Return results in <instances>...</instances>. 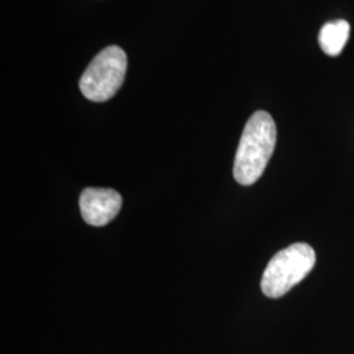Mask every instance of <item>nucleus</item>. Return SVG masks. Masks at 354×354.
<instances>
[{
    "instance_id": "f257e3e1",
    "label": "nucleus",
    "mask_w": 354,
    "mask_h": 354,
    "mask_svg": "<svg viewBox=\"0 0 354 354\" xmlns=\"http://www.w3.org/2000/svg\"><path fill=\"white\" fill-rule=\"evenodd\" d=\"M277 142L272 115L259 111L245 124L234 163V177L241 185H252L263 176Z\"/></svg>"
},
{
    "instance_id": "f03ea898",
    "label": "nucleus",
    "mask_w": 354,
    "mask_h": 354,
    "mask_svg": "<svg viewBox=\"0 0 354 354\" xmlns=\"http://www.w3.org/2000/svg\"><path fill=\"white\" fill-rule=\"evenodd\" d=\"M315 263L317 254L310 244H291L269 261L261 279V290L269 298L285 295L313 270Z\"/></svg>"
},
{
    "instance_id": "7ed1b4c3",
    "label": "nucleus",
    "mask_w": 354,
    "mask_h": 354,
    "mask_svg": "<svg viewBox=\"0 0 354 354\" xmlns=\"http://www.w3.org/2000/svg\"><path fill=\"white\" fill-rule=\"evenodd\" d=\"M127 57L120 46H108L100 51L80 77L82 93L95 102L112 99L121 88L127 75Z\"/></svg>"
},
{
    "instance_id": "20e7f679",
    "label": "nucleus",
    "mask_w": 354,
    "mask_h": 354,
    "mask_svg": "<svg viewBox=\"0 0 354 354\" xmlns=\"http://www.w3.org/2000/svg\"><path fill=\"white\" fill-rule=\"evenodd\" d=\"M80 212L89 226H105L118 215L122 206L121 194L108 188H86L80 194Z\"/></svg>"
},
{
    "instance_id": "39448f33",
    "label": "nucleus",
    "mask_w": 354,
    "mask_h": 354,
    "mask_svg": "<svg viewBox=\"0 0 354 354\" xmlns=\"http://www.w3.org/2000/svg\"><path fill=\"white\" fill-rule=\"evenodd\" d=\"M351 35V26L345 20L329 21L322 26L319 33V46L329 57H337L346 45Z\"/></svg>"
}]
</instances>
